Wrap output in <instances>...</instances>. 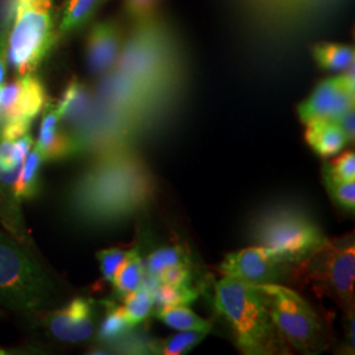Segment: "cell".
<instances>
[{"mask_svg":"<svg viewBox=\"0 0 355 355\" xmlns=\"http://www.w3.org/2000/svg\"><path fill=\"white\" fill-rule=\"evenodd\" d=\"M250 234L257 245L290 265L306 259L328 239L311 216L293 205H277L259 214Z\"/></svg>","mask_w":355,"mask_h":355,"instance_id":"5b68a950","label":"cell"},{"mask_svg":"<svg viewBox=\"0 0 355 355\" xmlns=\"http://www.w3.org/2000/svg\"><path fill=\"white\" fill-rule=\"evenodd\" d=\"M10 23L4 24L0 29V87L4 85L6 74H7V53H8V33H10Z\"/></svg>","mask_w":355,"mask_h":355,"instance_id":"1f68e13d","label":"cell"},{"mask_svg":"<svg viewBox=\"0 0 355 355\" xmlns=\"http://www.w3.org/2000/svg\"><path fill=\"white\" fill-rule=\"evenodd\" d=\"M215 308L228 322L242 354H291L257 284L232 277L221 278L215 284Z\"/></svg>","mask_w":355,"mask_h":355,"instance_id":"7a4b0ae2","label":"cell"},{"mask_svg":"<svg viewBox=\"0 0 355 355\" xmlns=\"http://www.w3.org/2000/svg\"><path fill=\"white\" fill-rule=\"evenodd\" d=\"M123 299L124 304L121 305V309L133 328L148 318L154 306L152 290L145 284H142L140 288L128 293Z\"/></svg>","mask_w":355,"mask_h":355,"instance_id":"44dd1931","label":"cell"},{"mask_svg":"<svg viewBox=\"0 0 355 355\" xmlns=\"http://www.w3.org/2000/svg\"><path fill=\"white\" fill-rule=\"evenodd\" d=\"M155 318L168 328L179 331H200L208 334L212 330V322L198 316L187 305L161 308L155 312Z\"/></svg>","mask_w":355,"mask_h":355,"instance_id":"2e32d148","label":"cell"},{"mask_svg":"<svg viewBox=\"0 0 355 355\" xmlns=\"http://www.w3.org/2000/svg\"><path fill=\"white\" fill-rule=\"evenodd\" d=\"M121 32L112 21H102L89 31L87 62L92 73L104 74L119 64L121 54Z\"/></svg>","mask_w":355,"mask_h":355,"instance_id":"7c38bea8","label":"cell"},{"mask_svg":"<svg viewBox=\"0 0 355 355\" xmlns=\"http://www.w3.org/2000/svg\"><path fill=\"white\" fill-rule=\"evenodd\" d=\"M312 54L318 66L329 71H343L355 61L354 48L341 44H318Z\"/></svg>","mask_w":355,"mask_h":355,"instance_id":"e0dca14e","label":"cell"},{"mask_svg":"<svg viewBox=\"0 0 355 355\" xmlns=\"http://www.w3.org/2000/svg\"><path fill=\"white\" fill-rule=\"evenodd\" d=\"M107 313L98 330L99 343H112L124 338L133 327L129 324L121 306L114 303H105Z\"/></svg>","mask_w":355,"mask_h":355,"instance_id":"ffe728a7","label":"cell"},{"mask_svg":"<svg viewBox=\"0 0 355 355\" xmlns=\"http://www.w3.org/2000/svg\"><path fill=\"white\" fill-rule=\"evenodd\" d=\"M103 1H105V0H103Z\"/></svg>","mask_w":355,"mask_h":355,"instance_id":"8d00e7d4","label":"cell"},{"mask_svg":"<svg viewBox=\"0 0 355 355\" xmlns=\"http://www.w3.org/2000/svg\"><path fill=\"white\" fill-rule=\"evenodd\" d=\"M31 121L26 120H20V119H13V120H4L1 130H0V140L15 141L26 133L29 132L31 128Z\"/></svg>","mask_w":355,"mask_h":355,"instance_id":"4dcf8cb0","label":"cell"},{"mask_svg":"<svg viewBox=\"0 0 355 355\" xmlns=\"http://www.w3.org/2000/svg\"><path fill=\"white\" fill-rule=\"evenodd\" d=\"M55 286L37 259L12 237L0 232V304L26 318L54 303Z\"/></svg>","mask_w":355,"mask_h":355,"instance_id":"3957f363","label":"cell"},{"mask_svg":"<svg viewBox=\"0 0 355 355\" xmlns=\"http://www.w3.org/2000/svg\"><path fill=\"white\" fill-rule=\"evenodd\" d=\"M161 0H125V11L135 21H150Z\"/></svg>","mask_w":355,"mask_h":355,"instance_id":"f546056e","label":"cell"},{"mask_svg":"<svg viewBox=\"0 0 355 355\" xmlns=\"http://www.w3.org/2000/svg\"><path fill=\"white\" fill-rule=\"evenodd\" d=\"M57 108L62 119H74L83 114L87 108V94L85 87L78 82H73L64 91L62 99L57 103Z\"/></svg>","mask_w":355,"mask_h":355,"instance_id":"d4e9b609","label":"cell"},{"mask_svg":"<svg viewBox=\"0 0 355 355\" xmlns=\"http://www.w3.org/2000/svg\"><path fill=\"white\" fill-rule=\"evenodd\" d=\"M207 334L200 331H180L166 341L157 345V353L164 355H182L189 353L196 345L202 343Z\"/></svg>","mask_w":355,"mask_h":355,"instance_id":"484cf974","label":"cell"},{"mask_svg":"<svg viewBox=\"0 0 355 355\" xmlns=\"http://www.w3.org/2000/svg\"><path fill=\"white\" fill-rule=\"evenodd\" d=\"M1 125H3V114H1V111H0V130H1Z\"/></svg>","mask_w":355,"mask_h":355,"instance_id":"d590c367","label":"cell"},{"mask_svg":"<svg viewBox=\"0 0 355 355\" xmlns=\"http://www.w3.org/2000/svg\"><path fill=\"white\" fill-rule=\"evenodd\" d=\"M58 38L53 0H16L7 60L17 76L32 74Z\"/></svg>","mask_w":355,"mask_h":355,"instance_id":"8992f818","label":"cell"},{"mask_svg":"<svg viewBox=\"0 0 355 355\" xmlns=\"http://www.w3.org/2000/svg\"><path fill=\"white\" fill-rule=\"evenodd\" d=\"M322 168L327 170L334 179L345 182L355 180V153L353 150L343 152L330 164H325Z\"/></svg>","mask_w":355,"mask_h":355,"instance_id":"83f0119b","label":"cell"},{"mask_svg":"<svg viewBox=\"0 0 355 355\" xmlns=\"http://www.w3.org/2000/svg\"><path fill=\"white\" fill-rule=\"evenodd\" d=\"M46 104V92L42 82L32 74L20 76L0 87V111L4 120L20 119L33 121Z\"/></svg>","mask_w":355,"mask_h":355,"instance_id":"30bf717a","label":"cell"},{"mask_svg":"<svg viewBox=\"0 0 355 355\" xmlns=\"http://www.w3.org/2000/svg\"><path fill=\"white\" fill-rule=\"evenodd\" d=\"M42 162L44 158L40 155L36 148L31 149L26 154L13 189L19 200L32 199L36 196L40 187V171Z\"/></svg>","mask_w":355,"mask_h":355,"instance_id":"ac0fdd59","label":"cell"},{"mask_svg":"<svg viewBox=\"0 0 355 355\" xmlns=\"http://www.w3.org/2000/svg\"><path fill=\"white\" fill-rule=\"evenodd\" d=\"M355 242L353 234L327 239L315 253L293 265V282L309 284L318 297H329L354 318Z\"/></svg>","mask_w":355,"mask_h":355,"instance_id":"277c9868","label":"cell"},{"mask_svg":"<svg viewBox=\"0 0 355 355\" xmlns=\"http://www.w3.org/2000/svg\"><path fill=\"white\" fill-rule=\"evenodd\" d=\"M103 0H66L62 17L57 26V35L64 36L83 26Z\"/></svg>","mask_w":355,"mask_h":355,"instance_id":"d6986e66","label":"cell"},{"mask_svg":"<svg viewBox=\"0 0 355 355\" xmlns=\"http://www.w3.org/2000/svg\"><path fill=\"white\" fill-rule=\"evenodd\" d=\"M154 279L167 286H189L191 282V271L189 265H174L166 267Z\"/></svg>","mask_w":355,"mask_h":355,"instance_id":"f1b7e54d","label":"cell"},{"mask_svg":"<svg viewBox=\"0 0 355 355\" xmlns=\"http://www.w3.org/2000/svg\"><path fill=\"white\" fill-rule=\"evenodd\" d=\"M128 252L119 248H112V249H104L96 253V258L101 265L103 279L112 283L114 274L117 272L119 267L121 266V263L127 258Z\"/></svg>","mask_w":355,"mask_h":355,"instance_id":"4316f807","label":"cell"},{"mask_svg":"<svg viewBox=\"0 0 355 355\" xmlns=\"http://www.w3.org/2000/svg\"><path fill=\"white\" fill-rule=\"evenodd\" d=\"M95 306L86 297H76L51 312L45 325L51 337L64 343L87 341L95 331Z\"/></svg>","mask_w":355,"mask_h":355,"instance_id":"8fae6325","label":"cell"},{"mask_svg":"<svg viewBox=\"0 0 355 355\" xmlns=\"http://www.w3.org/2000/svg\"><path fill=\"white\" fill-rule=\"evenodd\" d=\"M324 184L328 190L331 200L340 205L345 211L354 212L355 208V182L354 180H338L330 175L327 170L322 168Z\"/></svg>","mask_w":355,"mask_h":355,"instance_id":"cb8c5ba5","label":"cell"},{"mask_svg":"<svg viewBox=\"0 0 355 355\" xmlns=\"http://www.w3.org/2000/svg\"><path fill=\"white\" fill-rule=\"evenodd\" d=\"M153 304L157 309L174 306V305H187L195 302L199 296V292L189 286H167L158 283L152 290Z\"/></svg>","mask_w":355,"mask_h":355,"instance_id":"7402d4cb","label":"cell"},{"mask_svg":"<svg viewBox=\"0 0 355 355\" xmlns=\"http://www.w3.org/2000/svg\"><path fill=\"white\" fill-rule=\"evenodd\" d=\"M334 123L343 130L347 142H354L355 139V110L352 108L347 112L341 114Z\"/></svg>","mask_w":355,"mask_h":355,"instance_id":"836d02e7","label":"cell"},{"mask_svg":"<svg viewBox=\"0 0 355 355\" xmlns=\"http://www.w3.org/2000/svg\"><path fill=\"white\" fill-rule=\"evenodd\" d=\"M217 271L252 284L293 282V265L280 261L259 245L228 254Z\"/></svg>","mask_w":355,"mask_h":355,"instance_id":"ba28073f","label":"cell"},{"mask_svg":"<svg viewBox=\"0 0 355 355\" xmlns=\"http://www.w3.org/2000/svg\"><path fill=\"white\" fill-rule=\"evenodd\" d=\"M145 278V267L144 259L141 258L139 248H135L128 252L125 261L119 267L117 272L114 274L112 284H114V293L120 299L127 296L128 293L140 288L144 284Z\"/></svg>","mask_w":355,"mask_h":355,"instance_id":"9a60e30c","label":"cell"},{"mask_svg":"<svg viewBox=\"0 0 355 355\" xmlns=\"http://www.w3.org/2000/svg\"><path fill=\"white\" fill-rule=\"evenodd\" d=\"M155 183L136 154L114 153L82 173L67 196L70 214L92 227H107L140 214L152 203Z\"/></svg>","mask_w":355,"mask_h":355,"instance_id":"6da1fadb","label":"cell"},{"mask_svg":"<svg viewBox=\"0 0 355 355\" xmlns=\"http://www.w3.org/2000/svg\"><path fill=\"white\" fill-rule=\"evenodd\" d=\"M189 255L183 252L180 246H166L153 252L144 262L145 272H149L152 278H155L166 267L174 265H189Z\"/></svg>","mask_w":355,"mask_h":355,"instance_id":"603a6c76","label":"cell"},{"mask_svg":"<svg viewBox=\"0 0 355 355\" xmlns=\"http://www.w3.org/2000/svg\"><path fill=\"white\" fill-rule=\"evenodd\" d=\"M257 287L270 318L290 347L311 354L328 346L327 327L304 297L282 283H263Z\"/></svg>","mask_w":355,"mask_h":355,"instance_id":"52a82bcc","label":"cell"},{"mask_svg":"<svg viewBox=\"0 0 355 355\" xmlns=\"http://www.w3.org/2000/svg\"><path fill=\"white\" fill-rule=\"evenodd\" d=\"M354 102L355 91L345 85L340 74L320 82L304 102L299 104L297 114L304 124L312 120L334 121L354 108Z\"/></svg>","mask_w":355,"mask_h":355,"instance_id":"9c48e42d","label":"cell"},{"mask_svg":"<svg viewBox=\"0 0 355 355\" xmlns=\"http://www.w3.org/2000/svg\"><path fill=\"white\" fill-rule=\"evenodd\" d=\"M6 354H10V352H7V350H4V349H0V355Z\"/></svg>","mask_w":355,"mask_h":355,"instance_id":"e575fe53","label":"cell"},{"mask_svg":"<svg viewBox=\"0 0 355 355\" xmlns=\"http://www.w3.org/2000/svg\"><path fill=\"white\" fill-rule=\"evenodd\" d=\"M305 125V141L309 148L321 158H329L341 152L349 144L343 130L334 121L312 120Z\"/></svg>","mask_w":355,"mask_h":355,"instance_id":"5bb4252c","label":"cell"},{"mask_svg":"<svg viewBox=\"0 0 355 355\" xmlns=\"http://www.w3.org/2000/svg\"><path fill=\"white\" fill-rule=\"evenodd\" d=\"M61 120L62 117L57 108V103L46 102L37 142L35 145L44 161H60L67 158L76 150L74 141L60 127Z\"/></svg>","mask_w":355,"mask_h":355,"instance_id":"4fadbf2b","label":"cell"},{"mask_svg":"<svg viewBox=\"0 0 355 355\" xmlns=\"http://www.w3.org/2000/svg\"><path fill=\"white\" fill-rule=\"evenodd\" d=\"M23 166V165H21ZM12 159V141H0V173H10L20 168Z\"/></svg>","mask_w":355,"mask_h":355,"instance_id":"d6a6232c","label":"cell"}]
</instances>
